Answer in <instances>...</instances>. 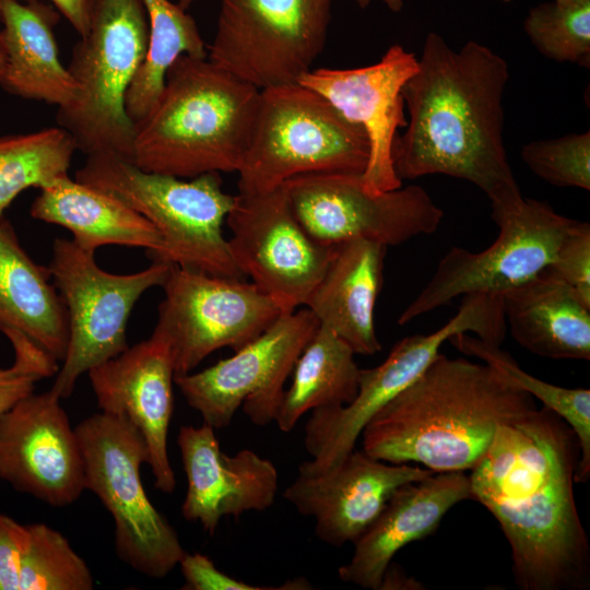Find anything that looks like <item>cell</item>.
I'll return each mask as SVG.
<instances>
[{
	"instance_id": "cell-1",
	"label": "cell",
	"mask_w": 590,
	"mask_h": 590,
	"mask_svg": "<svg viewBox=\"0 0 590 590\" xmlns=\"http://www.w3.org/2000/svg\"><path fill=\"white\" fill-rule=\"evenodd\" d=\"M579 441L542 406L498 426L471 469V499L496 519L521 590H588L590 545L575 495Z\"/></svg>"
},
{
	"instance_id": "cell-2",
	"label": "cell",
	"mask_w": 590,
	"mask_h": 590,
	"mask_svg": "<svg viewBox=\"0 0 590 590\" xmlns=\"http://www.w3.org/2000/svg\"><path fill=\"white\" fill-rule=\"evenodd\" d=\"M508 79L506 60L491 48L470 40L453 49L430 32L402 91L409 117L392 146L398 178L467 180L487 196L492 212L521 199L503 141Z\"/></svg>"
},
{
	"instance_id": "cell-3",
	"label": "cell",
	"mask_w": 590,
	"mask_h": 590,
	"mask_svg": "<svg viewBox=\"0 0 590 590\" xmlns=\"http://www.w3.org/2000/svg\"><path fill=\"white\" fill-rule=\"evenodd\" d=\"M536 408L492 366L439 353L365 425L362 450L389 463L467 471L485 455L499 425Z\"/></svg>"
},
{
	"instance_id": "cell-4",
	"label": "cell",
	"mask_w": 590,
	"mask_h": 590,
	"mask_svg": "<svg viewBox=\"0 0 590 590\" xmlns=\"http://www.w3.org/2000/svg\"><path fill=\"white\" fill-rule=\"evenodd\" d=\"M260 90L208 57L180 56L151 111L135 126L132 163L193 178L238 170L253 130Z\"/></svg>"
},
{
	"instance_id": "cell-5",
	"label": "cell",
	"mask_w": 590,
	"mask_h": 590,
	"mask_svg": "<svg viewBox=\"0 0 590 590\" xmlns=\"http://www.w3.org/2000/svg\"><path fill=\"white\" fill-rule=\"evenodd\" d=\"M74 179L121 201L160 232L163 249L152 260L216 276L241 279L222 225L235 196L220 173L193 178L150 173L113 153L86 156Z\"/></svg>"
},
{
	"instance_id": "cell-6",
	"label": "cell",
	"mask_w": 590,
	"mask_h": 590,
	"mask_svg": "<svg viewBox=\"0 0 590 590\" xmlns=\"http://www.w3.org/2000/svg\"><path fill=\"white\" fill-rule=\"evenodd\" d=\"M148 37L143 0H94L88 32L73 46L67 67L76 93L56 115L76 151L132 161L135 127L126 111V96Z\"/></svg>"
},
{
	"instance_id": "cell-7",
	"label": "cell",
	"mask_w": 590,
	"mask_h": 590,
	"mask_svg": "<svg viewBox=\"0 0 590 590\" xmlns=\"http://www.w3.org/2000/svg\"><path fill=\"white\" fill-rule=\"evenodd\" d=\"M368 156L364 130L319 93L299 83L260 90L238 189L269 191L307 174H363Z\"/></svg>"
},
{
	"instance_id": "cell-8",
	"label": "cell",
	"mask_w": 590,
	"mask_h": 590,
	"mask_svg": "<svg viewBox=\"0 0 590 590\" xmlns=\"http://www.w3.org/2000/svg\"><path fill=\"white\" fill-rule=\"evenodd\" d=\"M85 489L113 516L120 560L151 578H164L185 555L178 534L150 502L140 477L148 448L126 418L99 412L75 427Z\"/></svg>"
},
{
	"instance_id": "cell-9",
	"label": "cell",
	"mask_w": 590,
	"mask_h": 590,
	"mask_svg": "<svg viewBox=\"0 0 590 590\" xmlns=\"http://www.w3.org/2000/svg\"><path fill=\"white\" fill-rule=\"evenodd\" d=\"M95 253L72 239L57 238L48 266L68 316L69 340L50 388L60 399L72 394L79 377L128 347L130 314L148 290L162 286L170 264L153 261L141 271L115 274L99 268Z\"/></svg>"
},
{
	"instance_id": "cell-10",
	"label": "cell",
	"mask_w": 590,
	"mask_h": 590,
	"mask_svg": "<svg viewBox=\"0 0 590 590\" xmlns=\"http://www.w3.org/2000/svg\"><path fill=\"white\" fill-rule=\"evenodd\" d=\"M499 233L479 252L452 247L438 262L429 281L401 312L398 323L448 305L469 294L500 296L531 280L554 260L576 220L558 214L548 203L521 198L492 212Z\"/></svg>"
},
{
	"instance_id": "cell-11",
	"label": "cell",
	"mask_w": 590,
	"mask_h": 590,
	"mask_svg": "<svg viewBox=\"0 0 590 590\" xmlns=\"http://www.w3.org/2000/svg\"><path fill=\"white\" fill-rule=\"evenodd\" d=\"M332 0H221L208 58L259 90L297 83L321 54Z\"/></svg>"
},
{
	"instance_id": "cell-12",
	"label": "cell",
	"mask_w": 590,
	"mask_h": 590,
	"mask_svg": "<svg viewBox=\"0 0 590 590\" xmlns=\"http://www.w3.org/2000/svg\"><path fill=\"white\" fill-rule=\"evenodd\" d=\"M283 187L300 225L326 246L354 239L397 246L433 234L444 217L423 187L373 193L364 187L362 174H307Z\"/></svg>"
},
{
	"instance_id": "cell-13",
	"label": "cell",
	"mask_w": 590,
	"mask_h": 590,
	"mask_svg": "<svg viewBox=\"0 0 590 590\" xmlns=\"http://www.w3.org/2000/svg\"><path fill=\"white\" fill-rule=\"evenodd\" d=\"M318 327L308 308L283 314L231 357L175 376V385L214 429L227 427L240 406L253 424L268 425L274 422L285 381Z\"/></svg>"
},
{
	"instance_id": "cell-14",
	"label": "cell",
	"mask_w": 590,
	"mask_h": 590,
	"mask_svg": "<svg viewBox=\"0 0 590 590\" xmlns=\"http://www.w3.org/2000/svg\"><path fill=\"white\" fill-rule=\"evenodd\" d=\"M155 329L169 341L175 376L191 373L223 347L239 350L281 315L279 304L253 283L170 264L162 285Z\"/></svg>"
},
{
	"instance_id": "cell-15",
	"label": "cell",
	"mask_w": 590,
	"mask_h": 590,
	"mask_svg": "<svg viewBox=\"0 0 590 590\" xmlns=\"http://www.w3.org/2000/svg\"><path fill=\"white\" fill-rule=\"evenodd\" d=\"M225 222L232 257L284 314L305 305L334 251L315 240L296 219L283 185L263 192L240 193Z\"/></svg>"
},
{
	"instance_id": "cell-16",
	"label": "cell",
	"mask_w": 590,
	"mask_h": 590,
	"mask_svg": "<svg viewBox=\"0 0 590 590\" xmlns=\"http://www.w3.org/2000/svg\"><path fill=\"white\" fill-rule=\"evenodd\" d=\"M488 323L485 307L474 298H463L456 316L441 328L426 335L405 337L381 364L361 368L358 390L351 403L311 411L304 437L311 459L304 461L298 472L315 473L338 464L355 449L369 420L430 365L446 341L459 333L482 335Z\"/></svg>"
},
{
	"instance_id": "cell-17",
	"label": "cell",
	"mask_w": 590,
	"mask_h": 590,
	"mask_svg": "<svg viewBox=\"0 0 590 590\" xmlns=\"http://www.w3.org/2000/svg\"><path fill=\"white\" fill-rule=\"evenodd\" d=\"M0 479L52 507L71 505L85 491L75 428L51 389L0 416Z\"/></svg>"
},
{
	"instance_id": "cell-18",
	"label": "cell",
	"mask_w": 590,
	"mask_h": 590,
	"mask_svg": "<svg viewBox=\"0 0 590 590\" xmlns=\"http://www.w3.org/2000/svg\"><path fill=\"white\" fill-rule=\"evenodd\" d=\"M416 69V56L392 45L374 64L311 69L297 82L322 95L345 119L364 130L369 156L362 181L369 192L402 186L393 168L392 146L398 130L408 122L402 91Z\"/></svg>"
},
{
	"instance_id": "cell-19",
	"label": "cell",
	"mask_w": 590,
	"mask_h": 590,
	"mask_svg": "<svg viewBox=\"0 0 590 590\" xmlns=\"http://www.w3.org/2000/svg\"><path fill=\"white\" fill-rule=\"evenodd\" d=\"M101 412L121 416L141 434L155 487L172 493L176 477L167 451L174 412L175 357L168 339L152 334L87 371Z\"/></svg>"
},
{
	"instance_id": "cell-20",
	"label": "cell",
	"mask_w": 590,
	"mask_h": 590,
	"mask_svg": "<svg viewBox=\"0 0 590 590\" xmlns=\"http://www.w3.org/2000/svg\"><path fill=\"white\" fill-rule=\"evenodd\" d=\"M433 473L421 465L389 463L354 449L327 470L298 472L283 497L300 515L314 518L320 541L338 547L353 544L399 486Z\"/></svg>"
},
{
	"instance_id": "cell-21",
	"label": "cell",
	"mask_w": 590,
	"mask_h": 590,
	"mask_svg": "<svg viewBox=\"0 0 590 590\" xmlns=\"http://www.w3.org/2000/svg\"><path fill=\"white\" fill-rule=\"evenodd\" d=\"M177 445L187 477L182 517L199 522L210 535L224 517L238 518L273 505L279 472L271 460L250 449L225 453L215 429L205 423L181 426Z\"/></svg>"
},
{
	"instance_id": "cell-22",
	"label": "cell",
	"mask_w": 590,
	"mask_h": 590,
	"mask_svg": "<svg viewBox=\"0 0 590 590\" xmlns=\"http://www.w3.org/2000/svg\"><path fill=\"white\" fill-rule=\"evenodd\" d=\"M471 499L464 471L434 472L399 486L384 509L353 543L351 559L339 567V578L363 589L378 590L382 575L405 545L425 539L439 527L446 514Z\"/></svg>"
},
{
	"instance_id": "cell-23",
	"label": "cell",
	"mask_w": 590,
	"mask_h": 590,
	"mask_svg": "<svg viewBox=\"0 0 590 590\" xmlns=\"http://www.w3.org/2000/svg\"><path fill=\"white\" fill-rule=\"evenodd\" d=\"M387 247L354 239L334 245L332 258L304 306L350 345L355 354L373 355L381 345L375 307L384 282Z\"/></svg>"
},
{
	"instance_id": "cell-24",
	"label": "cell",
	"mask_w": 590,
	"mask_h": 590,
	"mask_svg": "<svg viewBox=\"0 0 590 590\" xmlns=\"http://www.w3.org/2000/svg\"><path fill=\"white\" fill-rule=\"evenodd\" d=\"M59 12L39 0H1L4 63L0 87L35 102L67 106L76 85L60 60L54 27Z\"/></svg>"
},
{
	"instance_id": "cell-25",
	"label": "cell",
	"mask_w": 590,
	"mask_h": 590,
	"mask_svg": "<svg viewBox=\"0 0 590 590\" xmlns=\"http://www.w3.org/2000/svg\"><path fill=\"white\" fill-rule=\"evenodd\" d=\"M503 307L523 349L552 359H590V306L548 268L505 293Z\"/></svg>"
},
{
	"instance_id": "cell-26",
	"label": "cell",
	"mask_w": 590,
	"mask_h": 590,
	"mask_svg": "<svg viewBox=\"0 0 590 590\" xmlns=\"http://www.w3.org/2000/svg\"><path fill=\"white\" fill-rule=\"evenodd\" d=\"M35 220L67 228L83 250L119 245L146 250L153 259L163 249L156 227L121 201L64 175L40 189L30 209Z\"/></svg>"
},
{
	"instance_id": "cell-27",
	"label": "cell",
	"mask_w": 590,
	"mask_h": 590,
	"mask_svg": "<svg viewBox=\"0 0 590 590\" xmlns=\"http://www.w3.org/2000/svg\"><path fill=\"white\" fill-rule=\"evenodd\" d=\"M23 333L62 362L69 340L64 304L48 267L36 263L21 246L10 222L0 216V332Z\"/></svg>"
},
{
	"instance_id": "cell-28",
	"label": "cell",
	"mask_w": 590,
	"mask_h": 590,
	"mask_svg": "<svg viewBox=\"0 0 590 590\" xmlns=\"http://www.w3.org/2000/svg\"><path fill=\"white\" fill-rule=\"evenodd\" d=\"M354 351L330 329L319 324L292 370V382L284 390L274 422L291 432L307 412L344 406L358 390L361 368Z\"/></svg>"
},
{
	"instance_id": "cell-29",
	"label": "cell",
	"mask_w": 590,
	"mask_h": 590,
	"mask_svg": "<svg viewBox=\"0 0 590 590\" xmlns=\"http://www.w3.org/2000/svg\"><path fill=\"white\" fill-rule=\"evenodd\" d=\"M149 22L144 58L126 96V111L134 127L156 104L166 75L182 55L206 58L208 47L194 19L170 0H143Z\"/></svg>"
},
{
	"instance_id": "cell-30",
	"label": "cell",
	"mask_w": 590,
	"mask_h": 590,
	"mask_svg": "<svg viewBox=\"0 0 590 590\" xmlns=\"http://www.w3.org/2000/svg\"><path fill=\"white\" fill-rule=\"evenodd\" d=\"M449 342L461 353L480 358L492 366L519 389L529 393L543 406L559 415L575 432L579 441V459L575 483L590 477V390L565 388L541 380L523 370L500 346L485 343L475 335L459 333Z\"/></svg>"
},
{
	"instance_id": "cell-31",
	"label": "cell",
	"mask_w": 590,
	"mask_h": 590,
	"mask_svg": "<svg viewBox=\"0 0 590 590\" xmlns=\"http://www.w3.org/2000/svg\"><path fill=\"white\" fill-rule=\"evenodd\" d=\"M76 152L59 126L0 137V216L28 188L39 190L68 175Z\"/></svg>"
},
{
	"instance_id": "cell-32",
	"label": "cell",
	"mask_w": 590,
	"mask_h": 590,
	"mask_svg": "<svg viewBox=\"0 0 590 590\" xmlns=\"http://www.w3.org/2000/svg\"><path fill=\"white\" fill-rule=\"evenodd\" d=\"M85 560L59 531L45 523H27L21 557L19 590H92Z\"/></svg>"
},
{
	"instance_id": "cell-33",
	"label": "cell",
	"mask_w": 590,
	"mask_h": 590,
	"mask_svg": "<svg viewBox=\"0 0 590 590\" xmlns=\"http://www.w3.org/2000/svg\"><path fill=\"white\" fill-rule=\"evenodd\" d=\"M523 26L530 42L546 58L589 66L590 0L540 3L529 11Z\"/></svg>"
},
{
	"instance_id": "cell-34",
	"label": "cell",
	"mask_w": 590,
	"mask_h": 590,
	"mask_svg": "<svg viewBox=\"0 0 590 590\" xmlns=\"http://www.w3.org/2000/svg\"><path fill=\"white\" fill-rule=\"evenodd\" d=\"M521 157L551 185L590 190L589 131L530 142L522 146Z\"/></svg>"
},
{
	"instance_id": "cell-35",
	"label": "cell",
	"mask_w": 590,
	"mask_h": 590,
	"mask_svg": "<svg viewBox=\"0 0 590 590\" xmlns=\"http://www.w3.org/2000/svg\"><path fill=\"white\" fill-rule=\"evenodd\" d=\"M3 334L13 347L14 362L0 367V416L33 393L37 381L59 369L58 362L23 333L8 330Z\"/></svg>"
},
{
	"instance_id": "cell-36",
	"label": "cell",
	"mask_w": 590,
	"mask_h": 590,
	"mask_svg": "<svg viewBox=\"0 0 590 590\" xmlns=\"http://www.w3.org/2000/svg\"><path fill=\"white\" fill-rule=\"evenodd\" d=\"M590 306V225L577 221L547 267Z\"/></svg>"
},
{
	"instance_id": "cell-37",
	"label": "cell",
	"mask_w": 590,
	"mask_h": 590,
	"mask_svg": "<svg viewBox=\"0 0 590 590\" xmlns=\"http://www.w3.org/2000/svg\"><path fill=\"white\" fill-rule=\"evenodd\" d=\"M178 566L188 590H263L283 587H259L235 579L216 568L210 557L201 553H185Z\"/></svg>"
},
{
	"instance_id": "cell-38",
	"label": "cell",
	"mask_w": 590,
	"mask_h": 590,
	"mask_svg": "<svg viewBox=\"0 0 590 590\" xmlns=\"http://www.w3.org/2000/svg\"><path fill=\"white\" fill-rule=\"evenodd\" d=\"M27 523L0 514V590H19V574Z\"/></svg>"
},
{
	"instance_id": "cell-39",
	"label": "cell",
	"mask_w": 590,
	"mask_h": 590,
	"mask_svg": "<svg viewBox=\"0 0 590 590\" xmlns=\"http://www.w3.org/2000/svg\"><path fill=\"white\" fill-rule=\"evenodd\" d=\"M80 37L90 28L94 0H49Z\"/></svg>"
},
{
	"instance_id": "cell-40",
	"label": "cell",
	"mask_w": 590,
	"mask_h": 590,
	"mask_svg": "<svg viewBox=\"0 0 590 590\" xmlns=\"http://www.w3.org/2000/svg\"><path fill=\"white\" fill-rule=\"evenodd\" d=\"M424 585L393 560L387 566L378 590H423Z\"/></svg>"
},
{
	"instance_id": "cell-41",
	"label": "cell",
	"mask_w": 590,
	"mask_h": 590,
	"mask_svg": "<svg viewBox=\"0 0 590 590\" xmlns=\"http://www.w3.org/2000/svg\"><path fill=\"white\" fill-rule=\"evenodd\" d=\"M359 8H367L373 1H379L384 3L390 11L400 12L403 8V0H351Z\"/></svg>"
},
{
	"instance_id": "cell-42",
	"label": "cell",
	"mask_w": 590,
	"mask_h": 590,
	"mask_svg": "<svg viewBox=\"0 0 590 590\" xmlns=\"http://www.w3.org/2000/svg\"><path fill=\"white\" fill-rule=\"evenodd\" d=\"M4 63V52H3V44H2V35H1V0H0V76L2 73Z\"/></svg>"
},
{
	"instance_id": "cell-43",
	"label": "cell",
	"mask_w": 590,
	"mask_h": 590,
	"mask_svg": "<svg viewBox=\"0 0 590 590\" xmlns=\"http://www.w3.org/2000/svg\"><path fill=\"white\" fill-rule=\"evenodd\" d=\"M196 1L198 0H177V3L184 8V9H188L192 3H194Z\"/></svg>"
},
{
	"instance_id": "cell-44",
	"label": "cell",
	"mask_w": 590,
	"mask_h": 590,
	"mask_svg": "<svg viewBox=\"0 0 590 590\" xmlns=\"http://www.w3.org/2000/svg\"><path fill=\"white\" fill-rule=\"evenodd\" d=\"M553 1L557 2V3H560V4H575V3H580V2L588 1V0H553Z\"/></svg>"
},
{
	"instance_id": "cell-45",
	"label": "cell",
	"mask_w": 590,
	"mask_h": 590,
	"mask_svg": "<svg viewBox=\"0 0 590 590\" xmlns=\"http://www.w3.org/2000/svg\"><path fill=\"white\" fill-rule=\"evenodd\" d=\"M504 1H510V0H504Z\"/></svg>"
}]
</instances>
